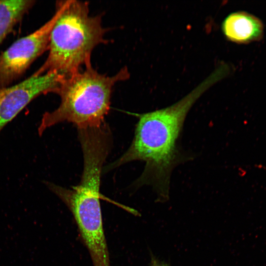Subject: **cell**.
Returning a JSON list of instances; mask_svg holds the SVG:
<instances>
[{
	"label": "cell",
	"mask_w": 266,
	"mask_h": 266,
	"mask_svg": "<svg viewBox=\"0 0 266 266\" xmlns=\"http://www.w3.org/2000/svg\"><path fill=\"white\" fill-rule=\"evenodd\" d=\"M45 184L72 213L94 266H111L103 226L100 185L89 180L70 188L50 182Z\"/></svg>",
	"instance_id": "277c9868"
},
{
	"label": "cell",
	"mask_w": 266,
	"mask_h": 266,
	"mask_svg": "<svg viewBox=\"0 0 266 266\" xmlns=\"http://www.w3.org/2000/svg\"><path fill=\"white\" fill-rule=\"evenodd\" d=\"M149 266H170L169 265L164 261L157 259L155 257L152 256Z\"/></svg>",
	"instance_id": "9c48e42d"
},
{
	"label": "cell",
	"mask_w": 266,
	"mask_h": 266,
	"mask_svg": "<svg viewBox=\"0 0 266 266\" xmlns=\"http://www.w3.org/2000/svg\"><path fill=\"white\" fill-rule=\"evenodd\" d=\"M65 77L57 72L32 75L0 89V132L32 100L41 95L57 94Z\"/></svg>",
	"instance_id": "8992f818"
},
{
	"label": "cell",
	"mask_w": 266,
	"mask_h": 266,
	"mask_svg": "<svg viewBox=\"0 0 266 266\" xmlns=\"http://www.w3.org/2000/svg\"><path fill=\"white\" fill-rule=\"evenodd\" d=\"M224 78V71L216 68L193 90L174 104L146 113H133L138 121L131 144L122 156L104 170L132 161L144 162V170L135 185L151 186L157 195L158 201H167L173 170L193 158L178 144L187 114L205 91Z\"/></svg>",
	"instance_id": "6da1fadb"
},
{
	"label": "cell",
	"mask_w": 266,
	"mask_h": 266,
	"mask_svg": "<svg viewBox=\"0 0 266 266\" xmlns=\"http://www.w3.org/2000/svg\"><path fill=\"white\" fill-rule=\"evenodd\" d=\"M56 5L60 13L50 34L48 56L33 75L57 72L67 77L91 64L94 49L106 43L101 16H90L88 2L61 0Z\"/></svg>",
	"instance_id": "7a4b0ae2"
},
{
	"label": "cell",
	"mask_w": 266,
	"mask_h": 266,
	"mask_svg": "<svg viewBox=\"0 0 266 266\" xmlns=\"http://www.w3.org/2000/svg\"><path fill=\"white\" fill-rule=\"evenodd\" d=\"M35 2L33 0H0V45Z\"/></svg>",
	"instance_id": "ba28073f"
},
{
	"label": "cell",
	"mask_w": 266,
	"mask_h": 266,
	"mask_svg": "<svg viewBox=\"0 0 266 266\" xmlns=\"http://www.w3.org/2000/svg\"><path fill=\"white\" fill-rule=\"evenodd\" d=\"M60 13L56 5L52 18L33 33L18 39L0 55V89L10 86L48 50L51 30Z\"/></svg>",
	"instance_id": "5b68a950"
},
{
	"label": "cell",
	"mask_w": 266,
	"mask_h": 266,
	"mask_svg": "<svg viewBox=\"0 0 266 266\" xmlns=\"http://www.w3.org/2000/svg\"><path fill=\"white\" fill-rule=\"evenodd\" d=\"M221 30L227 39L237 44H248L261 40L264 33L262 20L244 11L232 12L221 24Z\"/></svg>",
	"instance_id": "52a82bcc"
},
{
	"label": "cell",
	"mask_w": 266,
	"mask_h": 266,
	"mask_svg": "<svg viewBox=\"0 0 266 266\" xmlns=\"http://www.w3.org/2000/svg\"><path fill=\"white\" fill-rule=\"evenodd\" d=\"M129 77L126 67L109 76L99 73L90 64L65 78L57 93L61 103L54 110L43 114L37 130L39 135L62 122L73 123L78 129L101 126L110 109L113 87Z\"/></svg>",
	"instance_id": "3957f363"
}]
</instances>
